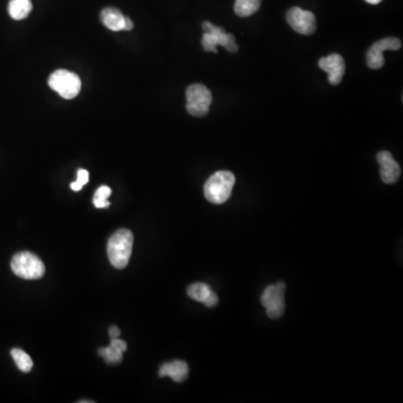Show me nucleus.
<instances>
[{
  "mask_svg": "<svg viewBox=\"0 0 403 403\" xmlns=\"http://www.w3.org/2000/svg\"><path fill=\"white\" fill-rule=\"evenodd\" d=\"M134 245V234L128 228H120L107 241V257L117 269H124L129 264Z\"/></svg>",
  "mask_w": 403,
  "mask_h": 403,
  "instance_id": "f257e3e1",
  "label": "nucleus"
},
{
  "mask_svg": "<svg viewBox=\"0 0 403 403\" xmlns=\"http://www.w3.org/2000/svg\"><path fill=\"white\" fill-rule=\"evenodd\" d=\"M235 184V176L228 170L213 174L204 185V195L213 204H223L231 197Z\"/></svg>",
  "mask_w": 403,
  "mask_h": 403,
  "instance_id": "f03ea898",
  "label": "nucleus"
},
{
  "mask_svg": "<svg viewBox=\"0 0 403 403\" xmlns=\"http://www.w3.org/2000/svg\"><path fill=\"white\" fill-rule=\"evenodd\" d=\"M204 30L202 37V45L206 52L218 53V46H223L226 51L237 53L239 45L235 42V37L232 34H228L222 27L215 26L212 23L204 22L202 24Z\"/></svg>",
  "mask_w": 403,
  "mask_h": 403,
  "instance_id": "7ed1b4c3",
  "label": "nucleus"
},
{
  "mask_svg": "<svg viewBox=\"0 0 403 403\" xmlns=\"http://www.w3.org/2000/svg\"><path fill=\"white\" fill-rule=\"evenodd\" d=\"M11 270L17 277L26 280H36L43 277L45 274V266L43 261L34 253H16L11 259Z\"/></svg>",
  "mask_w": 403,
  "mask_h": 403,
  "instance_id": "20e7f679",
  "label": "nucleus"
},
{
  "mask_svg": "<svg viewBox=\"0 0 403 403\" xmlns=\"http://www.w3.org/2000/svg\"><path fill=\"white\" fill-rule=\"evenodd\" d=\"M186 109L192 116H206L212 105V93L204 84L197 83L188 86L186 90Z\"/></svg>",
  "mask_w": 403,
  "mask_h": 403,
  "instance_id": "39448f33",
  "label": "nucleus"
},
{
  "mask_svg": "<svg viewBox=\"0 0 403 403\" xmlns=\"http://www.w3.org/2000/svg\"><path fill=\"white\" fill-rule=\"evenodd\" d=\"M49 86L66 100L74 99L81 91L80 78L76 73L66 70H57L52 73Z\"/></svg>",
  "mask_w": 403,
  "mask_h": 403,
  "instance_id": "423d86ee",
  "label": "nucleus"
},
{
  "mask_svg": "<svg viewBox=\"0 0 403 403\" xmlns=\"http://www.w3.org/2000/svg\"><path fill=\"white\" fill-rule=\"evenodd\" d=\"M285 284L280 281L268 286L261 296V304L266 307L267 315L271 320L281 317L285 312Z\"/></svg>",
  "mask_w": 403,
  "mask_h": 403,
  "instance_id": "0eeeda50",
  "label": "nucleus"
},
{
  "mask_svg": "<svg viewBox=\"0 0 403 403\" xmlns=\"http://www.w3.org/2000/svg\"><path fill=\"white\" fill-rule=\"evenodd\" d=\"M401 40L397 37H387L378 40L366 54V63L372 70H379L385 65V51H398L401 49Z\"/></svg>",
  "mask_w": 403,
  "mask_h": 403,
  "instance_id": "6e6552de",
  "label": "nucleus"
},
{
  "mask_svg": "<svg viewBox=\"0 0 403 403\" xmlns=\"http://www.w3.org/2000/svg\"><path fill=\"white\" fill-rule=\"evenodd\" d=\"M287 22L295 32L301 35H312L316 30V17L312 11L293 7L287 13Z\"/></svg>",
  "mask_w": 403,
  "mask_h": 403,
  "instance_id": "1a4fd4ad",
  "label": "nucleus"
},
{
  "mask_svg": "<svg viewBox=\"0 0 403 403\" xmlns=\"http://www.w3.org/2000/svg\"><path fill=\"white\" fill-rule=\"evenodd\" d=\"M320 69L328 74V81L332 86H339L345 74V61L339 54H331L322 57L318 62Z\"/></svg>",
  "mask_w": 403,
  "mask_h": 403,
  "instance_id": "9d476101",
  "label": "nucleus"
},
{
  "mask_svg": "<svg viewBox=\"0 0 403 403\" xmlns=\"http://www.w3.org/2000/svg\"><path fill=\"white\" fill-rule=\"evenodd\" d=\"M378 163L380 165V175L385 184H393L400 178L401 167L395 160L392 153L389 151H380L378 153Z\"/></svg>",
  "mask_w": 403,
  "mask_h": 403,
  "instance_id": "9b49d317",
  "label": "nucleus"
},
{
  "mask_svg": "<svg viewBox=\"0 0 403 403\" xmlns=\"http://www.w3.org/2000/svg\"><path fill=\"white\" fill-rule=\"evenodd\" d=\"M127 349H128V345L126 341L120 339H111L109 346L100 349L98 353L107 364H116L122 361V356Z\"/></svg>",
  "mask_w": 403,
  "mask_h": 403,
  "instance_id": "f8f14e48",
  "label": "nucleus"
},
{
  "mask_svg": "<svg viewBox=\"0 0 403 403\" xmlns=\"http://www.w3.org/2000/svg\"><path fill=\"white\" fill-rule=\"evenodd\" d=\"M100 17H101V22L107 30H113V32L124 30L126 16L119 9L107 7L101 11Z\"/></svg>",
  "mask_w": 403,
  "mask_h": 403,
  "instance_id": "ddd939ff",
  "label": "nucleus"
},
{
  "mask_svg": "<svg viewBox=\"0 0 403 403\" xmlns=\"http://www.w3.org/2000/svg\"><path fill=\"white\" fill-rule=\"evenodd\" d=\"M188 375V366L183 361L165 363L159 368V376H170L175 382L185 381Z\"/></svg>",
  "mask_w": 403,
  "mask_h": 403,
  "instance_id": "4468645a",
  "label": "nucleus"
},
{
  "mask_svg": "<svg viewBox=\"0 0 403 403\" xmlns=\"http://www.w3.org/2000/svg\"><path fill=\"white\" fill-rule=\"evenodd\" d=\"M32 9L33 5L30 0H11L9 1V16L15 21H22L26 18Z\"/></svg>",
  "mask_w": 403,
  "mask_h": 403,
  "instance_id": "2eb2a0df",
  "label": "nucleus"
},
{
  "mask_svg": "<svg viewBox=\"0 0 403 403\" xmlns=\"http://www.w3.org/2000/svg\"><path fill=\"white\" fill-rule=\"evenodd\" d=\"M261 0H235L234 11L239 17L252 16L260 8Z\"/></svg>",
  "mask_w": 403,
  "mask_h": 403,
  "instance_id": "dca6fc26",
  "label": "nucleus"
},
{
  "mask_svg": "<svg viewBox=\"0 0 403 403\" xmlns=\"http://www.w3.org/2000/svg\"><path fill=\"white\" fill-rule=\"evenodd\" d=\"M212 289H211L210 286L206 285V284H203V282H197V284H193V285L189 286L187 289V293L192 299L194 300L199 301V303H203L209 298V296L212 293Z\"/></svg>",
  "mask_w": 403,
  "mask_h": 403,
  "instance_id": "f3484780",
  "label": "nucleus"
},
{
  "mask_svg": "<svg viewBox=\"0 0 403 403\" xmlns=\"http://www.w3.org/2000/svg\"><path fill=\"white\" fill-rule=\"evenodd\" d=\"M11 354L13 361L16 363L17 368L21 371L24 372V373H28V372L32 371L33 360L26 352H24L23 349H11Z\"/></svg>",
  "mask_w": 403,
  "mask_h": 403,
  "instance_id": "a211bd4d",
  "label": "nucleus"
},
{
  "mask_svg": "<svg viewBox=\"0 0 403 403\" xmlns=\"http://www.w3.org/2000/svg\"><path fill=\"white\" fill-rule=\"evenodd\" d=\"M111 193L112 191L107 186H101V187L98 188L93 197L94 206L97 209H105V207L110 206V202L107 201V199L110 197Z\"/></svg>",
  "mask_w": 403,
  "mask_h": 403,
  "instance_id": "6ab92c4d",
  "label": "nucleus"
},
{
  "mask_svg": "<svg viewBox=\"0 0 403 403\" xmlns=\"http://www.w3.org/2000/svg\"><path fill=\"white\" fill-rule=\"evenodd\" d=\"M88 182H89V172L86 170H78V178H76V182H73V183L71 184V188H72L74 192L81 191V188L86 185Z\"/></svg>",
  "mask_w": 403,
  "mask_h": 403,
  "instance_id": "aec40b11",
  "label": "nucleus"
},
{
  "mask_svg": "<svg viewBox=\"0 0 403 403\" xmlns=\"http://www.w3.org/2000/svg\"><path fill=\"white\" fill-rule=\"evenodd\" d=\"M218 296H216V293H215L214 291H212V293L209 296V298L204 301V305L207 307H214L215 305L218 304Z\"/></svg>",
  "mask_w": 403,
  "mask_h": 403,
  "instance_id": "412c9836",
  "label": "nucleus"
},
{
  "mask_svg": "<svg viewBox=\"0 0 403 403\" xmlns=\"http://www.w3.org/2000/svg\"><path fill=\"white\" fill-rule=\"evenodd\" d=\"M109 335H110V339H119L120 336V329H119L117 326H112V327L109 328Z\"/></svg>",
  "mask_w": 403,
  "mask_h": 403,
  "instance_id": "4be33fe9",
  "label": "nucleus"
},
{
  "mask_svg": "<svg viewBox=\"0 0 403 403\" xmlns=\"http://www.w3.org/2000/svg\"><path fill=\"white\" fill-rule=\"evenodd\" d=\"M134 28V23L129 17H126V24H124V30H132Z\"/></svg>",
  "mask_w": 403,
  "mask_h": 403,
  "instance_id": "5701e85b",
  "label": "nucleus"
},
{
  "mask_svg": "<svg viewBox=\"0 0 403 403\" xmlns=\"http://www.w3.org/2000/svg\"><path fill=\"white\" fill-rule=\"evenodd\" d=\"M366 3L371 4V5H378L381 3L382 0H366Z\"/></svg>",
  "mask_w": 403,
  "mask_h": 403,
  "instance_id": "b1692460",
  "label": "nucleus"
}]
</instances>
